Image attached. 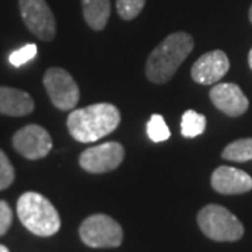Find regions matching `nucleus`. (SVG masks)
I'll use <instances>...</instances> for the list:
<instances>
[{"label":"nucleus","mask_w":252,"mask_h":252,"mask_svg":"<svg viewBox=\"0 0 252 252\" xmlns=\"http://www.w3.org/2000/svg\"><path fill=\"white\" fill-rule=\"evenodd\" d=\"M146 0H117L118 14L124 20H133L143 10Z\"/></svg>","instance_id":"nucleus-18"},{"label":"nucleus","mask_w":252,"mask_h":252,"mask_svg":"<svg viewBox=\"0 0 252 252\" xmlns=\"http://www.w3.org/2000/svg\"><path fill=\"white\" fill-rule=\"evenodd\" d=\"M20 221L38 237H51L61 228V216L55 206L41 193L26 192L17 200Z\"/></svg>","instance_id":"nucleus-3"},{"label":"nucleus","mask_w":252,"mask_h":252,"mask_svg":"<svg viewBox=\"0 0 252 252\" xmlns=\"http://www.w3.org/2000/svg\"><path fill=\"white\" fill-rule=\"evenodd\" d=\"M206 129V118L196 111L188 109L181 119V133L184 137H196Z\"/></svg>","instance_id":"nucleus-16"},{"label":"nucleus","mask_w":252,"mask_h":252,"mask_svg":"<svg viewBox=\"0 0 252 252\" xmlns=\"http://www.w3.org/2000/svg\"><path fill=\"white\" fill-rule=\"evenodd\" d=\"M223 158L228 161L245 162L252 160V137L240 139L233 143L227 144L223 150Z\"/></svg>","instance_id":"nucleus-15"},{"label":"nucleus","mask_w":252,"mask_h":252,"mask_svg":"<svg viewBox=\"0 0 252 252\" xmlns=\"http://www.w3.org/2000/svg\"><path fill=\"white\" fill-rule=\"evenodd\" d=\"M125 157V149L118 142L94 146L84 150L79 157V164L84 171L90 174H104L121 165Z\"/></svg>","instance_id":"nucleus-8"},{"label":"nucleus","mask_w":252,"mask_h":252,"mask_svg":"<svg viewBox=\"0 0 252 252\" xmlns=\"http://www.w3.org/2000/svg\"><path fill=\"white\" fill-rule=\"evenodd\" d=\"M212 187L223 195H240L252 189V177L243 170L221 165L212 174Z\"/></svg>","instance_id":"nucleus-12"},{"label":"nucleus","mask_w":252,"mask_h":252,"mask_svg":"<svg viewBox=\"0 0 252 252\" xmlns=\"http://www.w3.org/2000/svg\"><path fill=\"white\" fill-rule=\"evenodd\" d=\"M230 69L228 58L223 51H212L202 55L196 62L193 63L190 74L192 79L199 84H213L221 80Z\"/></svg>","instance_id":"nucleus-10"},{"label":"nucleus","mask_w":252,"mask_h":252,"mask_svg":"<svg viewBox=\"0 0 252 252\" xmlns=\"http://www.w3.org/2000/svg\"><path fill=\"white\" fill-rule=\"evenodd\" d=\"M250 21L252 23V4H251V9H250Z\"/></svg>","instance_id":"nucleus-24"},{"label":"nucleus","mask_w":252,"mask_h":252,"mask_svg":"<svg viewBox=\"0 0 252 252\" xmlns=\"http://www.w3.org/2000/svg\"><path fill=\"white\" fill-rule=\"evenodd\" d=\"M36 45L35 44H27L23 48H20L17 51L11 52L9 56L10 63L14 66V67H20L23 64H26L27 62H30L31 59H34L36 55Z\"/></svg>","instance_id":"nucleus-19"},{"label":"nucleus","mask_w":252,"mask_h":252,"mask_svg":"<svg viewBox=\"0 0 252 252\" xmlns=\"http://www.w3.org/2000/svg\"><path fill=\"white\" fill-rule=\"evenodd\" d=\"M14 167L7 158L6 153L0 149V190L9 188L14 181Z\"/></svg>","instance_id":"nucleus-20"},{"label":"nucleus","mask_w":252,"mask_h":252,"mask_svg":"<svg viewBox=\"0 0 252 252\" xmlns=\"http://www.w3.org/2000/svg\"><path fill=\"white\" fill-rule=\"evenodd\" d=\"M248 63H250V67H251L252 70V48L251 51H250V54H248Z\"/></svg>","instance_id":"nucleus-22"},{"label":"nucleus","mask_w":252,"mask_h":252,"mask_svg":"<svg viewBox=\"0 0 252 252\" xmlns=\"http://www.w3.org/2000/svg\"><path fill=\"white\" fill-rule=\"evenodd\" d=\"M20 13L27 28L42 41H52L56 35V21L46 0H18Z\"/></svg>","instance_id":"nucleus-7"},{"label":"nucleus","mask_w":252,"mask_h":252,"mask_svg":"<svg viewBox=\"0 0 252 252\" xmlns=\"http://www.w3.org/2000/svg\"><path fill=\"white\" fill-rule=\"evenodd\" d=\"M146 132H147V136L150 137V140H153L156 143L165 142L171 135L164 118L158 114H153L152 118L149 119V122L146 125Z\"/></svg>","instance_id":"nucleus-17"},{"label":"nucleus","mask_w":252,"mask_h":252,"mask_svg":"<svg viewBox=\"0 0 252 252\" xmlns=\"http://www.w3.org/2000/svg\"><path fill=\"white\" fill-rule=\"evenodd\" d=\"M79 234L81 241L91 248H117L124 240L121 224L107 215L87 217L80 224Z\"/></svg>","instance_id":"nucleus-5"},{"label":"nucleus","mask_w":252,"mask_h":252,"mask_svg":"<svg viewBox=\"0 0 252 252\" xmlns=\"http://www.w3.org/2000/svg\"><path fill=\"white\" fill-rule=\"evenodd\" d=\"M198 224L207 238L219 243L238 241L244 235L243 223L228 209L207 205L198 213Z\"/></svg>","instance_id":"nucleus-4"},{"label":"nucleus","mask_w":252,"mask_h":252,"mask_svg":"<svg viewBox=\"0 0 252 252\" xmlns=\"http://www.w3.org/2000/svg\"><path fill=\"white\" fill-rule=\"evenodd\" d=\"M13 221V213L6 200H0V237L9 231Z\"/></svg>","instance_id":"nucleus-21"},{"label":"nucleus","mask_w":252,"mask_h":252,"mask_svg":"<svg viewBox=\"0 0 252 252\" xmlns=\"http://www.w3.org/2000/svg\"><path fill=\"white\" fill-rule=\"evenodd\" d=\"M13 146L28 160H39L52 150V137L39 125H27L13 136Z\"/></svg>","instance_id":"nucleus-9"},{"label":"nucleus","mask_w":252,"mask_h":252,"mask_svg":"<svg viewBox=\"0 0 252 252\" xmlns=\"http://www.w3.org/2000/svg\"><path fill=\"white\" fill-rule=\"evenodd\" d=\"M86 23L95 31L104 30L111 14L109 0H81Z\"/></svg>","instance_id":"nucleus-14"},{"label":"nucleus","mask_w":252,"mask_h":252,"mask_svg":"<svg viewBox=\"0 0 252 252\" xmlns=\"http://www.w3.org/2000/svg\"><path fill=\"white\" fill-rule=\"evenodd\" d=\"M193 49V39L187 32H174L154 48L146 63L147 79L157 84L171 80Z\"/></svg>","instance_id":"nucleus-2"},{"label":"nucleus","mask_w":252,"mask_h":252,"mask_svg":"<svg viewBox=\"0 0 252 252\" xmlns=\"http://www.w3.org/2000/svg\"><path fill=\"white\" fill-rule=\"evenodd\" d=\"M34 101L30 94L11 87H0V114L24 117L34 111Z\"/></svg>","instance_id":"nucleus-13"},{"label":"nucleus","mask_w":252,"mask_h":252,"mask_svg":"<svg viewBox=\"0 0 252 252\" xmlns=\"http://www.w3.org/2000/svg\"><path fill=\"white\" fill-rule=\"evenodd\" d=\"M213 105L228 117H240L247 112L250 101L245 97L240 86L234 83H220L210 90Z\"/></svg>","instance_id":"nucleus-11"},{"label":"nucleus","mask_w":252,"mask_h":252,"mask_svg":"<svg viewBox=\"0 0 252 252\" xmlns=\"http://www.w3.org/2000/svg\"><path fill=\"white\" fill-rule=\"evenodd\" d=\"M44 86L55 107L69 111L76 107L80 98L79 86L72 74L62 67H51L44 76Z\"/></svg>","instance_id":"nucleus-6"},{"label":"nucleus","mask_w":252,"mask_h":252,"mask_svg":"<svg viewBox=\"0 0 252 252\" xmlns=\"http://www.w3.org/2000/svg\"><path fill=\"white\" fill-rule=\"evenodd\" d=\"M119 122V109L108 102H99L73 111L67 118V129L77 142L91 143L112 133Z\"/></svg>","instance_id":"nucleus-1"},{"label":"nucleus","mask_w":252,"mask_h":252,"mask_svg":"<svg viewBox=\"0 0 252 252\" xmlns=\"http://www.w3.org/2000/svg\"><path fill=\"white\" fill-rule=\"evenodd\" d=\"M0 252H10V251L7 247H4V245H1V244H0Z\"/></svg>","instance_id":"nucleus-23"}]
</instances>
